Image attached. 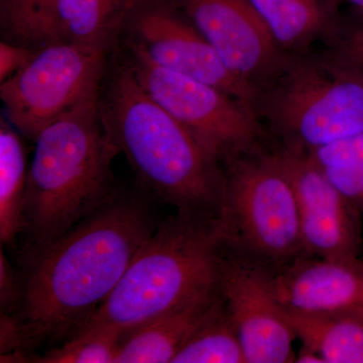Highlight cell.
<instances>
[{"label": "cell", "instance_id": "cell-9", "mask_svg": "<svg viewBox=\"0 0 363 363\" xmlns=\"http://www.w3.org/2000/svg\"><path fill=\"white\" fill-rule=\"evenodd\" d=\"M123 35L157 66L219 88L257 111L259 91L227 69L174 0H145L131 13Z\"/></svg>", "mask_w": 363, "mask_h": 363}, {"label": "cell", "instance_id": "cell-21", "mask_svg": "<svg viewBox=\"0 0 363 363\" xmlns=\"http://www.w3.org/2000/svg\"><path fill=\"white\" fill-rule=\"evenodd\" d=\"M123 336L112 329H83L65 342L43 355H35L38 363H114Z\"/></svg>", "mask_w": 363, "mask_h": 363}, {"label": "cell", "instance_id": "cell-15", "mask_svg": "<svg viewBox=\"0 0 363 363\" xmlns=\"http://www.w3.org/2000/svg\"><path fill=\"white\" fill-rule=\"evenodd\" d=\"M221 298L216 292L150 320L124 336L114 363H172Z\"/></svg>", "mask_w": 363, "mask_h": 363}, {"label": "cell", "instance_id": "cell-1", "mask_svg": "<svg viewBox=\"0 0 363 363\" xmlns=\"http://www.w3.org/2000/svg\"><path fill=\"white\" fill-rule=\"evenodd\" d=\"M156 228L140 198L116 193L56 240L26 247L23 298L14 316L30 362L35 348L65 342L83 328Z\"/></svg>", "mask_w": 363, "mask_h": 363}, {"label": "cell", "instance_id": "cell-10", "mask_svg": "<svg viewBox=\"0 0 363 363\" xmlns=\"http://www.w3.org/2000/svg\"><path fill=\"white\" fill-rule=\"evenodd\" d=\"M236 78L262 92L291 55L277 44L248 0H174Z\"/></svg>", "mask_w": 363, "mask_h": 363}, {"label": "cell", "instance_id": "cell-26", "mask_svg": "<svg viewBox=\"0 0 363 363\" xmlns=\"http://www.w3.org/2000/svg\"><path fill=\"white\" fill-rule=\"evenodd\" d=\"M297 363H325L323 358L316 351L307 347V346H301L298 352H296V362Z\"/></svg>", "mask_w": 363, "mask_h": 363}, {"label": "cell", "instance_id": "cell-19", "mask_svg": "<svg viewBox=\"0 0 363 363\" xmlns=\"http://www.w3.org/2000/svg\"><path fill=\"white\" fill-rule=\"evenodd\" d=\"M172 363H247L223 298L184 343Z\"/></svg>", "mask_w": 363, "mask_h": 363}, {"label": "cell", "instance_id": "cell-6", "mask_svg": "<svg viewBox=\"0 0 363 363\" xmlns=\"http://www.w3.org/2000/svg\"><path fill=\"white\" fill-rule=\"evenodd\" d=\"M257 111L279 145L312 152L363 133V83L328 54L291 55L281 75L260 92Z\"/></svg>", "mask_w": 363, "mask_h": 363}, {"label": "cell", "instance_id": "cell-12", "mask_svg": "<svg viewBox=\"0 0 363 363\" xmlns=\"http://www.w3.org/2000/svg\"><path fill=\"white\" fill-rule=\"evenodd\" d=\"M271 271L227 248L220 293L247 363L296 362V337L285 309L269 285Z\"/></svg>", "mask_w": 363, "mask_h": 363}, {"label": "cell", "instance_id": "cell-4", "mask_svg": "<svg viewBox=\"0 0 363 363\" xmlns=\"http://www.w3.org/2000/svg\"><path fill=\"white\" fill-rule=\"evenodd\" d=\"M35 142L23 205L28 247L56 240L116 195L111 167L119 154L98 100L60 117Z\"/></svg>", "mask_w": 363, "mask_h": 363}, {"label": "cell", "instance_id": "cell-22", "mask_svg": "<svg viewBox=\"0 0 363 363\" xmlns=\"http://www.w3.org/2000/svg\"><path fill=\"white\" fill-rule=\"evenodd\" d=\"M52 0H0L2 39L40 49L48 9Z\"/></svg>", "mask_w": 363, "mask_h": 363}, {"label": "cell", "instance_id": "cell-25", "mask_svg": "<svg viewBox=\"0 0 363 363\" xmlns=\"http://www.w3.org/2000/svg\"><path fill=\"white\" fill-rule=\"evenodd\" d=\"M39 49L2 40L0 42V83L28 65Z\"/></svg>", "mask_w": 363, "mask_h": 363}, {"label": "cell", "instance_id": "cell-3", "mask_svg": "<svg viewBox=\"0 0 363 363\" xmlns=\"http://www.w3.org/2000/svg\"><path fill=\"white\" fill-rule=\"evenodd\" d=\"M226 253L217 215H169L143 243L113 292L81 330L112 329L123 338L164 313L216 292Z\"/></svg>", "mask_w": 363, "mask_h": 363}, {"label": "cell", "instance_id": "cell-14", "mask_svg": "<svg viewBox=\"0 0 363 363\" xmlns=\"http://www.w3.org/2000/svg\"><path fill=\"white\" fill-rule=\"evenodd\" d=\"M145 0H52L43 23L40 48L68 43L109 52L131 13Z\"/></svg>", "mask_w": 363, "mask_h": 363}, {"label": "cell", "instance_id": "cell-20", "mask_svg": "<svg viewBox=\"0 0 363 363\" xmlns=\"http://www.w3.org/2000/svg\"><path fill=\"white\" fill-rule=\"evenodd\" d=\"M307 152L363 217V133Z\"/></svg>", "mask_w": 363, "mask_h": 363}, {"label": "cell", "instance_id": "cell-27", "mask_svg": "<svg viewBox=\"0 0 363 363\" xmlns=\"http://www.w3.org/2000/svg\"><path fill=\"white\" fill-rule=\"evenodd\" d=\"M353 9H357L358 13L363 14V0H345Z\"/></svg>", "mask_w": 363, "mask_h": 363}, {"label": "cell", "instance_id": "cell-2", "mask_svg": "<svg viewBox=\"0 0 363 363\" xmlns=\"http://www.w3.org/2000/svg\"><path fill=\"white\" fill-rule=\"evenodd\" d=\"M98 112L143 187L177 211L219 216L223 167L145 92L128 64L100 95Z\"/></svg>", "mask_w": 363, "mask_h": 363}, {"label": "cell", "instance_id": "cell-5", "mask_svg": "<svg viewBox=\"0 0 363 363\" xmlns=\"http://www.w3.org/2000/svg\"><path fill=\"white\" fill-rule=\"evenodd\" d=\"M219 221L227 248L271 272L306 255L292 182L274 150L227 164Z\"/></svg>", "mask_w": 363, "mask_h": 363}, {"label": "cell", "instance_id": "cell-11", "mask_svg": "<svg viewBox=\"0 0 363 363\" xmlns=\"http://www.w3.org/2000/svg\"><path fill=\"white\" fill-rule=\"evenodd\" d=\"M292 182L306 255L323 259L359 257L362 215L309 152L274 149Z\"/></svg>", "mask_w": 363, "mask_h": 363}, {"label": "cell", "instance_id": "cell-7", "mask_svg": "<svg viewBox=\"0 0 363 363\" xmlns=\"http://www.w3.org/2000/svg\"><path fill=\"white\" fill-rule=\"evenodd\" d=\"M128 64L145 92L194 136L223 168L264 149L257 112L214 86L167 70L124 42Z\"/></svg>", "mask_w": 363, "mask_h": 363}, {"label": "cell", "instance_id": "cell-17", "mask_svg": "<svg viewBox=\"0 0 363 363\" xmlns=\"http://www.w3.org/2000/svg\"><path fill=\"white\" fill-rule=\"evenodd\" d=\"M20 133L1 116L0 121V240L14 247L25 231L23 205L28 186V157Z\"/></svg>", "mask_w": 363, "mask_h": 363}, {"label": "cell", "instance_id": "cell-13", "mask_svg": "<svg viewBox=\"0 0 363 363\" xmlns=\"http://www.w3.org/2000/svg\"><path fill=\"white\" fill-rule=\"evenodd\" d=\"M279 304L291 312L363 320V262L359 257L304 255L269 274Z\"/></svg>", "mask_w": 363, "mask_h": 363}, {"label": "cell", "instance_id": "cell-8", "mask_svg": "<svg viewBox=\"0 0 363 363\" xmlns=\"http://www.w3.org/2000/svg\"><path fill=\"white\" fill-rule=\"evenodd\" d=\"M108 52L85 45L52 43L0 83L4 118L35 142L50 124L99 99Z\"/></svg>", "mask_w": 363, "mask_h": 363}, {"label": "cell", "instance_id": "cell-24", "mask_svg": "<svg viewBox=\"0 0 363 363\" xmlns=\"http://www.w3.org/2000/svg\"><path fill=\"white\" fill-rule=\"evenodd\" d=\"M23 298L21 277L16 274L4 250L0 252V309L1 313L16 315Z\"/></svg>", "mask_w": 363, "mask_h": 363}, {"label": "cell", "instance_id": "cell-16", "mask_svg": "<svg viewBox=\"0 0 363 363\" xmlns=\"http://www.w3.org/2000/svg\"><path fill=\"white\" fill-rule=\"evenodd\" d=\"M286 54L330 40L342 26L338 0H248Z\"/></svg>", "mask_w": 363, "mask_h": 363}, {"label": "cell", "instance_id": "cell-18", "mask_svg": "<svg viewBox=\"0 0 363 363\" xmlns=\"http://www.w3.org/2000/svg\"><path fill=\"white\" fill-rule=\"evenodd\" d=\"M285 313L296 337L319 353L325 363H363V320Z\"/></svg>", "mask_w": 363, "mask_h": 363}, {"label": "cell", "instance_id": "cell-23", "mask_svg": "<svg viewBox=\"0 0 363 363\" xmlns=\"http://www.w3.org/2000/svg\"><path fill=\"white\" fill-rule=\"evenodd\" d=\"M327 42L330 45L329 56L363 83V25L342 23Z\"/></svg>", "mask_w": 363, "mask_h": 363}]
</instances>
